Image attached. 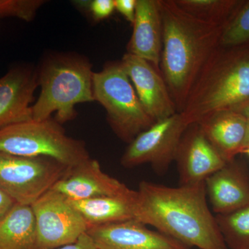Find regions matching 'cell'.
Listing matches in <instances>:
<instances>
[{
  "label": "cell",
  "instance_id": "obj_1",
  "mask_svg": "<svg viewBox=\"0 0 249 249\" xmlns=\"http://www.w3.org/2000/svg\"><path fill=\"white\" fill-rule=\"evenodd\" d=\"M206 183L169 187L139 183L134 219L190 248L229 249L207 202Z\"/></svg>",
  "mask_w": 249,
  "mask_h": 249
},
{
  "label": "cell",
  "instance_id": "obj_2",
  "mask_svg": "<svg viewBox=\"0 0 249 249\" xmlns=\"http://www.w3.org/2000/svg\"><path fill=\"white\" fill-rule=\"evenodd\" d=\"M160 5L163 27L160 71L180 113L201 68L219 45L224 27L195 18L175 0H160Z\"/></svg>",
  "mask_w": 249,
  "mask_h": 249
},
{
  "label": "cell",
  "instance_id": "obj_3",
  "mask_svg": "<svg viewBox=\"0 0 249 249\" xmlns=\"http://www.w3.org/2000/svg\"><path fill=\"white\" fill-rule=\"evenodd\" d=\"M249 98V45H219L192 87L181 113L188 125Z\"/></svg>",
  "mask_w": 249,
  "mask_h": 249
},
{
  "label": "cell",
  "instance_id": "obj_4",
  "mask_svg": "<svg viewBox=\"0 0 249 249\" xmlns=\"http://www.w3.org/2000/svg\"><path fill=\"white\" fill-rule=\"evenodd\" d=\"M40 96L33 104V119L45 120L56 113L62 124L74 119L76 106L95 102L92 89V65L83 55L56 53L49 55L37 70Z\"/></svg>",
  "mask_w": 249,
  "mask_h": 249
},
{
  "label": "cell",
  "instance_id": "obj_5",
  "mask_svg": "<svg viewBox=\"0 0 249 249\" xmlns=\"http://www.w3.org/2000/svg\"><path fill=\"white\" fill-rule=\"evenodd\" d=\"M0 152L27 157H47L65 166L91 159L85 142L67 135L52 118L12 124L0 129Z\"/></svg>",
  "mask_w": 249,
  "mask_h": 249
},
{
  "label": "cell",
  "instance_id": "obj_6",
  "mask_svg": "<svg viewBox=\"0 0 249 249\" xmlns=\"http://www.w3.org/2000/svg\"><path fill=\"white\" fill-rule=\"evenodd\" d=\"M92 89L95 102L106 109L109 125L124 142L130 143L155 124L120 62L107 64L101 71L93 72Z\"/></svg>",
  "mask_w": 249,
  "mask_h": 249
},
{
  "label": "cell",
  "instance_id": "obj_7",
  "mask_svg": "<svg viewBox=\"0 0 249 249\" xmlns=\"http://www.w3.org/2000/svg\"><path fill=\"white\" fill-rule=\"evenodd\" d=\"M68 167L47 157L0 152V189L16 204H34L52 189Z\"/></svg>",
  "mask_w": 249,
  "mask_h": 249
},
{
  "label": "cell",
  "instance_id": "obj_8",
  "mask_svg": "<svg viewBox=\"0 0 249 249\" xmlns=\"http://www.w3.org/2000/svg\"><path fill=\"white\" fill-rule=\"evenodd\" d=\"M36 224V249H55L74 243L88 226L68 198L49 190L31 205Z\"/></svg>",
  "mask_w": 249,
  "mask_h": 249
},
{
  "label": "cell",
  "instance_id": "obj_9",
  "mask_svg": "<svg viewBox=\"0 0 249 249\" xmlns=\"http://www.w3.org/2000/svg\"><path fill=\"white\" fill-rule=\"evenodd\" d=\"M189 126L179 112L157 121L129 143L121 165L134 168L150 163L157 173H165L175 161L178 144Z\"/></svg>",
  "mask_w": 249,
  "mask_h": 249
},
{
  "label": "cell",
  "instance_id": "obj_10",
  "mask_svg": "<svg viewBox=\"0 0 249 249\" xmlns=\"http://www.w3.org/2000/svg\"><path fill=\"white\" fill-rule=\"evenodd\" d=\"M52 189L72 200L115 196L134 202L136 196V191L104 173L97 160L91 158L67 168Z\"/></svg>",
  "mask_w": 249,
  "mask_h": 249
},
{
  "label": "cell",
  "instance_id": "obj_11",
  "mask_svg": "<svg viewBox=\"0 0 249 249\" xmlns=\"http://www.w3.org/2000/svg\"><path fill=\"white\" fill-rule=\"evenodd\" d=\"M120 62L142 107L155 122L178 112L163 76L150 62L128 53Z\"/></svg>",
  "mask_w": 249,
  "mask_h": 249
},
{
  "label": "cell",
  "instance_id": "obj_12",
  "mask_svg": "<svg viewBox=\"0 0 249 249\" xmlns=\"http://www.w3.org/2000/svg\"><path fill=\"white\" fill-rule=\"evenodd\" d=\"M180 185L205 182L228 162L210 142L197 124L183 134L175 155Z\"/></svg>",
  "mask_w": 249,
  "mask_h": 249
},
{
  "label": "cell",
  "instance_id": "obj_13",
  "mask_svg": "<svg viewBox=\"0 0 249 249\" xmlns=\"http://www.w3.org/2000/svg\"><path fill=\"white\" fill-rule=\"evenodd\" d=\"M87 233L98 249H191L136 219L89 228Z\"/></svg>",
  "mask_w": 249,
  "mask_h": 249
},
{
  "label": "cell",
  "instance_id": "obj_14",
  "mask_svg": "<svg viewBox=\"0 0 249 249\" xmlns=\"http://www.w3.org/2000/svg\"><path fill=\"white\" fill-rule=\"evenodd\" d=\"M38 84L37 70L18 65L0 78V129L32 120V103Z\"/></svg>",
  "mask_w": 249,
  "mask_h": 249
},
{
  "label": "cell",
  "instance_id": "obj_15",
  "mask_svg": "<svg viewBox=\"0 0 249 249\" xmlns=\"http://www.w3.org/2000/svg\"><path fill=\"white\" fill-rule=\"evenodd\" d=\"M205 183L216 214L233 212L249 203V175L245 165L235 160L228 162Z\"/></svg>",
  "mask_w": 249,
  "mask_h": 249
},
{
  "label": "cell",
  "instance_id": "obj_16",
  "mask_svg": "<svg viewBox=\"0 0 249 249\" xmlns=\"http://www.w3.org/2000/svg\"><path fill=\"white\" fill-rule=\"evenodd\" d=\"M163 27L160 0H137L127 53L145 59L160 71Z\"/></svg>",
  "mask_w": 249,
  "mask_h": 249
},
{
  "label": "cell",
  "instance_id": "obj_17",
  "mask_svg": "<svg viewBox=\"0 0 249 249\" xmlns=\"http://www.w3.org/2000/svg\"><path fill=\"white\" fill-rule=\"evenodd\" d=\"M203 133L227 162L242 153L248 120L231 110L214 113L198 123Z\"/></svg>",
  "mask_w": 249,
  "mask_h": 249
},
{
  "label": "cell",
  "instance_id": "obj_18",
  "mask_svg": "<svg viewBox=\"0 0 249 249\" xmlns=\"http://www.w3.org/2000/svg\"><path fill=\"white\" fill-rule=\"evenodd\" d=\"M69 201L84 219L88 229L135 219L133 201L127 199L115 196H98L80 200L69 199Z\"/></svg>",
  "mask_w": 249,
  "mask_h": 249
},
{
  "label": "cell",
  "instance_id": "obj_19",
  "mask_svg": "<svg viewBox=\"0 0 249 249\" xmlns=\"http://www.w3.org/2000/svg\"><path fill=\"white\" fill-rule=\"evenodd\" d=\"M36 224L31 206L16 204L0 220V249H36Z\"/></svg>",
  "mask_w": 249,
  "mask_h": 249
},
{
  "label": "cell",
  "instance_id": "obj_20",
  "mask_svg": "<svg viewBox=\"0 0 249 249\" xmlns=\"http://www.w3.org/2000/svg\"><path fill=\"white\" fill-rule=\"evenodd\" d=\"M186 13L204 22L225 27L243 0H175Z\"/></svg>",
  "mask_w": 249,
  "mask_h": 249
},
{
  "label": "cell",
  "instance_id": "obj_21",
  "mask_svg": "<svg viewBox=\"0 0 249 249\" xmlns=\"http://www.w3.org/2000/svg\"><path fill=\"white\" fill-rule=\"evenodd\" d=\"M215 217L229 249H249V203L233 212L216 214Z\"/></svg>",
  "mask_w": 249,
  "mask_h": 249
},
{
  "label": "cell",
  "instance_id": "obj_22",
  "mask_svg": "<svg viewBox=\"0 0 249 249\" xmlns=\"http://www.w3.org/2000/svg\"><path fill=\"white\" fill-rule=\"evenodd\" d=\"M249 45V0H243L223 29L219 45L239 47Z\"/></svg>",
  "mask_w": 249,
  "mask_h": 249
},
{
  "label": "cell",
  "instance_id": "obj_23",
  "mask_svg": "<svg viewBox=\"0 0 249 249\" xmlns=\"http://www.w3.org/2000/svg\"><path fill=\"white\" fill-rule=\"evenodd\" d=\"M45 0H0V18L15 17L31 22Z\"/></svg>",
  "mask_w": 249,
  "mask_h": 249
},
{
  "label": "cell",
  "instance_id": "obj_24",
  "mask_svg": "<svg viewBox=\"0 0 249 249\" xmlns=\"http://www.w3.org/2000/svg\"><path fill=\"white\" fill-rule=\"evenodd\" d=\"M88 3L90 13L95 20L109 18L115 10L114 0H93Z\"/></svg>",
  "mask_w": 249,
  "mask_h": 249
},
{
  "label": "cell",
  "instance_id": "obj_25",
  "mask_svg": "<svg viewBox=\"0 0 249 249\" xmlns=\"http://www.w3.org/2000/svg\"><path fill=\"white\" fill-rule=\"evenodd\" d=\"M115 9L131 24H133L135 18L137 0H114Z\"/></svg>",
  "mask_w": 249,
  "mask_h": 249
},
{
  "label": "cell",
  "instance_id": "obj_26",
  "mask_svg": "<svg viewBox=\"0 0 249 249\" xmlns=\"http://www.w3.org/2000/svg\"><path fill=\"white\" fill-rule=\"evenodd\" d=\"M55 249H98L94 242L87 232L83 234L74 243L62 246Z\"/></svg>",
  "mask_w": 249,
  "mask_h": 249
},
{
  "label": "cell",
  "instance_id": "obj_27",
  "mask_svg": "<svg viewBox=\"0 0 249 249\" xmlns=\"http://www.w3.org/2000/svg\"><path fill=\"white\" fill-rule=\"evenodd\" d=\"M14 199L0 189V220L9 212L16 204Z\"/></svg>",
  "mask_w": 249,
  "mask_h": 249
},
{
  "label": "cell",
  "instance_id": "obj_28",
  "mask_svg": "<svg viewBox=\"0 0 249 249\" xmlns=\"http://www.w3.org/2000/svg\"><path fill=\"white\" fill-rule=\"evenodd\" d=\"M228 110L235 111L245 117L247 120L249 121V98L243 102L236 105L234 107L228 109Z\"/></svg>",
  "mask_w": 249,
  "mask_h": 249
},
{
  "label": "cell",
  "instance_id": "obj_29",
  "mask_svg": "<svg viewBox=\"0 0 249 249\" xmlns=\"http://www.w3.org/2000/svg\"><path fill=\"white\" fill-rule=\"evenodd\" d=\"M249 146V121H248V124H247V134H246L245 142L243 144V150H242V153L247 147Z\"/></svg>",
  "mask_w": 249,
  "mask_h": 249
},
{
  "label": "cell",
  "instance_id": "obj_30",
  "mask_svg": "<svg viewBox=\"0 0 249 249\" xmlns=\"http://www.w3.org/2000/svg\"><path fill=\"white\" fill-rule=\"evenodd\" d=\"M243 153L247 154V155L249 157V146L247 147V148L245 149Z\"/></svg>",
  "mask_w": 249,
  "mask_h": 249
},
{
  "label": "cell",
  "instance_id": "obj_31",
  "mask_svg": "<svg viewBox=\"0 0 249 249\" xmlns=\"http://www.w3.org/2000/svg\"></svg>",
  "mask_w": 249,
  "mask_h": 249
}]
</instances>
